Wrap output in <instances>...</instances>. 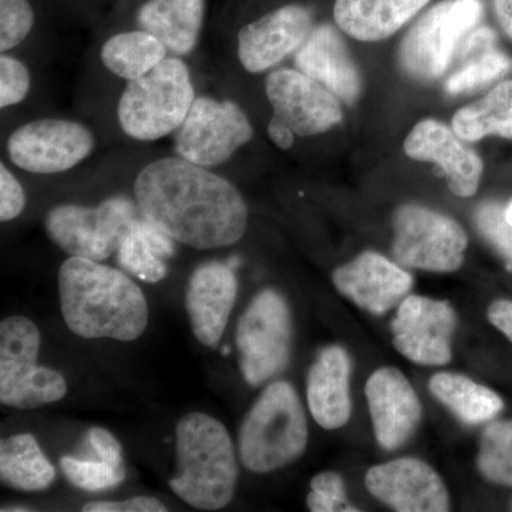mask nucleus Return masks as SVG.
<instances>
[{"label":"nucleus","instance_id":"35","mask_svg":"<svg viewBox=\"0 0 512 512\" xmlns=\"http://www.w3.org/2000/svg\"><path fill=\"white\" fill-rule=\"evenodd\" d=\"M504 210L497 202H485L477 210L476 221L481 235L512 264V227Z\"/></svg>","mask_w":512,"mask_h":512},{"label":"nucleus","instance_id":"10","mask_svg":"<svg viewBox=\"0 0 512 512\" xmlns=\"http://www.w3.org/2000/svg\"><path fill=\"white\" fill-rule=\"evenodd\" d=\"M97 137L82 121L40 117L20 124L6 138V157L13 167L35 175L72 171L93 156Z\"/></svg>","mask_w":512,"mask_h":512},{"label":"nucleus","instance_id":"23","mask_svg":"<svg viewBox=\"0 0 512 512\" xmlns=\"http://www.w3.org/2000/svg\"><path fill=\"white\" fill-rule=\"evenodd\" d=\"M350 369L348 352L340 346H330L309 370V410L323 429H340L350 419Z\"/></svg>","mask_w":512,"mask_h":512},{"label":"nucleus","instance_id":"37","mask_svg":"<svg viewBox=\"0 0 512 512\" xmlns=\"http://www.w3.org/2000/svg\"><path fill=\"white\" fill-rule=\"evenodd\" d=\"M28 198L19 178L10 170L9 164L0 163V221L16 220L25 211Z\"/></svg>","mask_w":512,"mask_h":512},{"label":"nucleus","instance_id":"19","mask_svg":"<svg viewBox=\"0 0 512 512\" xmlns=\"http://www.w3.org/2000/svg\"><path fill=\"white\" fill-rule=\"evenodd\" d=\"M366 397L380 447L397 450L413 436L421 419L419 397L400 370L383 367L369 377Z\"/></svg>","mask_w":512,"mask_h":512},{"label":"nucleus","instance_id":"5","mask_svg":"<svg viewBox=\"0 0 512 512\" xmlns=\"http://www.w3.org/2000/svg\"><path fill=\"white\" fill-rule=\"evenodd\" d=\"M308 446V423L291 384H269L249 410L239 430V456L252 473L288 466Z\"/></svg>","mask_w":512,"mask_h":512},{"label":"nucleus","instance_id":"17","mask_svg":"<svg viewBox=\"0 0 512 512\" xmlns=\"http://www.w3.org/2000/svg\"><path fill=\"white\" fill-rule=\"evenodd\" d=\"M404 153L413 160L436 164L458 197L476 194L483 175V160L446 124L433 119L420 121L404 140Z\"/></svg>","mask_w":512,"mask_h":512},{"label":"nucleus","instance_id":"26","mask_svg":"<svg viewBox=\"0 0 512 512\" xmlns=\"http://www.w3.org/2000/svg\"><path fill=\"white\" fill-rule=\"evenodd\" d=\"M175 245L173 238L141 217L121 242L117 262L134 278L156 284L168 274L167 259L175 255Z\"/></svg>","mask_w":512,"mask_h":512},{"label":"nucleus","instance_id":"43","mask_svg":"<svg viewBox=\"0 0 512 512\" xmlns=\"http://www.w3.org/2000/svg\"><path fill=\"white\" fill-rule=\"evenodd\" d=\"M505 220H507L508 224L512 227V200L508 202L507 207L504 210Z\"/></svg>","mask_w":512,"mask_h":512},{"label":"nucleus","instance_id":"24","mask_svg":"<svg viewBox=\"0 0 512 512\" xmlns=\"http://www.w3.org/2000/svg\"><path fill=\"white\" fill-rule=\"evenodd\" d=\"M430 0H336L333 18L345 35L380 42L399 32Z\"/></svg>","mask_w":512,"mask_h":512},{"label":"nucleus","instance_id":"45","mask_svg":"<svg viewBox=\"0 0 512 512\" xmlns=\"http://www.w3.org/2000/svg\"><path fill=\"white\" fill-rule=\"evenodd\" d=\"M511 511H512V503H511Z\"/></svg>","mask_w":512,"mask_h":512},{"label":"nucleus","instance_id":"22","mask_svg":"<svg viewBox=\"0 0 512 512\" xmlns=\"http://www.w3.org/2000/svg\"><path fill=\"white\" fill-rule=\"evenodd\" d=\"M207 0H146L136 12L137 28L156 36L171 56L188 57L200 45Z\"/></svg>","mask_w":512,"mask_h":512},{"label":"nucleus","instance_id":"12","mask_svg":"<svg viewBox=\"0 0 512 512\" xmlns=\"http://www.w3.org/2000/svg\"><path fill=\"white\" fill-rule=\"evenodd\" d=\"M393 256L397 264L430 272H454L463 265L466 231L440 212L407 204L394 217Z\"/></svg>","mask_w":512,"mask_h":512},{"label":"nucleus","instance_id":"30","mask_svg":"<svg viewBox=\"0 0 512 512\" xmlns=\"http://www.w3.org/2000/svg\"><path fill=\"white\" fill-rule=\"evenodd\" d=\"M477 467L490 483L512 487V420L495 421L485 427Z\"/></svg>","mask_w":512,"mask_h":512},{"label":"nucleus","instance_id":"14","mask_svg":"<svg viewBox=\"0 0 512 512\" xmlns=\"http://www.w3.org/2000/svg\"><path fill=\"white\" fill-rule=\"evenodd\" d=\"M313 28L311 9L301 3L279 6L239 29L238 62L249 74L272 72L286 57L295 55Z\"/></svg>","mask_w":512,"mask_h":512},{"label":"nucleus","instance_id":"11","mask_svg":"<svg viewBox=\"0 0 512 512\" xmlns=\"http://www.w3.org/2000/svg\"><path fill=\"white\" fill-rule=\"evenodd\" d=\"M292 320L281 293L265 289L252 299L237 328L239 366L245 382L261 386L285 369L291 355Z\"/></svg>","mask_w":512,"mask_h":512},{"label":"nucleus","instance_id":"15","mask_svg":"<svg viewBox=\"0 0 512 512\" xmlns=\"http://www.w3.org/2000/svg\"><path fill=\"white\" fill-rule=\"evenodd\" d=\"M456 322V313L447 302L407 296L393 319L394 348L419 365H447L453 356L451 342Z\"/></svg>","mask_w":512,"mask_h":512},{"label":"nucleus","instance_id":"6","mask_svg":"<svg viewBox=\"0 0 512 512\" xmlns=\"http://www.w3.org/2000/svg\"><path fill=\"white\" fill-rule=\"evenodd\" d=\"M140 218L134 198L113 195L97 205H56L46 214L45 229L66 254L103 262L117 254Z\"/></svg>","mask_w":512,"mask_h":512},{"label":"nucleus","instance_id":"4","mask_svg":"<svg viewBox=\"0 0 512 512\" xmlns=\"http://www.w3.org/2000/svg\"><path fill=\"white\" fill-rule=\"evenodd\" d=\"M190 66L168 56L140 79L127 82L116 106L121 133L138 143L174 136L197 97Z\"/></svg>","mask_w":512,"mask_h":512},{"label":"nucleus","instance_id":"3","mask_svg":"<svg viewBox=\"0 0 512 512\" xmlns=\"http://www.w3.org/2000/svg\"><path fill=\"white\" fill-rule=\"evenodd\" d=\"M177 474L170 480L178 498L201 511H218L234 498L237 458L227 427L205 413L185 414L175 430Z\"/></svg>","mask_w":512,"mask_h":512},{"label":"nucleus","instance_id":"18","mask_svg":"<svg viewBox=\"0 0 512 512\" xmlns=\"http://www.w3.org/2000/svg\"><path fill=\"white\" fill-rule=\"evenodd\" d=\"M237 293V275L229 264L205 262L192 272L185 293V306L192 332L202 345L211 349L220 345Z\"/></svg>","mask_w":512,"mask_h":512},{"label":"nucleus","instance_id":"33","mask_svg":"<svg viewBox=\"0 0 512 512\" xmlns=\"http://www.w3.org/2000/svg\"><path fill=\"white\" fill-rule=\"evenodd\" d=\"M35 26L29 0H0V53L18 49Z\"/></svg>","mask_w":512,"mask_h":512},{"label":"nucleus","instance_id":"25","mask_svg":"<svg viewBox=\"0 0 512 512\" xmlns=\"http://www.w3.org/2000/svg\"><path fill=\"white\" fill-rule=\"evenodd\" d=\"M170 56L167 47L146 30L136 28L114 33L100 47L101 66L123 82H133Z\"/></svg>","mask_w":512,"mask_h":512},{"label":"nucleus","instance_id":"1","mask_svg":"<svg viewBox=\"0 0 512 512\" xmlns=\"http://www.w3.org/2000/svg\"><path fill=\"white\" fill-rule=\"evenodd\" d=\"M133 198L144 220L188 248L231 247L247 232L248 205L241 191L214 170L175 154L141 167Z\"/></svg>","mask_w":512,"mask_h":512},{"label":"nucleus","instance_id":"29","mask_svg":"<svg viewBox=\"0 0 512 512\" xmlns=\"http://www.w3.org/2000/svg\"><path fill=\"white\" fill-rule=\"evenodd\" d=\"M451 128L468 143L487 136L512 140V80L497 84L483 99L458 110Z\"/></svg>","mask_w":512,"mask_h":512},{"label":"nucleus","instance_id":"20","mask_svg":"<svg viewBox=\"0 0 512 512\" xmlns=\"http://www.w3.org/2000/svg\"><path fill=\"white\" fill-rule=\"evenodd\" d=\"M332 279L342 295L373 315L389 312L413 286L409 272L372 251L335 269Z\"/></svg>","mask_w":512,"mask_h":512},{"label":"nucleus","instance_id":"38","mask_svg":"<svg viewBox=\"0 0 512 512\" xmlns=\"http://www.w3.org/2000/svg\"><path fill=\"white\" fill-rule=\"evenodd\" d=\"M86 512H164L167 507L154 497L130 498L124 501H93L83 507Z\"/></svg>","mask_w":512,"mask_h":512},{"label":"nucleus","instance_id":"21","mask_svg":"<svg viewBox=\"0 0 512 512\" xmlns=\"http://www.w3.org/2000/svg\"><path fill=\"white\" fill-rule=\"evenodd\" d=\"M295 69L352 106L359 99L362 82L342 36L333 26H315L305 43L293 55Z\"/></svg>","mask_w":512,"mask_h":512},{"label":"nucleus","instance_id":"41","mask_svg":"<svg viewBox=\"0 0 512 512\" xmlns=\"http://www.w3.org/2000/svg\"><path fill=\"white\" fill-rule=\"evenodd\" d=\"M266 133L271 138L272 143L281 150L288 151L295 146V133L275 117H271L269 120L268 127H266Z\"/></svg>","mask_w":512,"mask_h":512},{"label":"nucleus","instance_id":"7","mask_svg":"<svg viewBox=\"0 0 512 512\" xmlns=\"http://www.w3.org/2000/svg\"><path fill=\"white\" fill-rule=\"evenodd\" d=\"M42 336L32 320L10 316L0 323V402L15 409H36L62 400L64 377L37 366Z\"/></svg>","mask_w":512,"mask_h":512},{"label":"nucleus","instance_id":"40","mask_svg":"<svg viewBox=\"0 0 512 512\" xmlns=\"http://www.w3.org/2000/svg\"><path fill=\"white\" fill-rule=\"evenodd\" d=\"M488 319L493 323L495 328L503 332L505 336L512 342V302L495 301L488 308Z\"/></svg>","mask_w":512,"mask_h":512},{"label":"nucleus","instance_id":"27","mask_svg":"<svg viewBox=\"0 0 512 512\" xmlns=\"http://www.w3.org/2000/svg\"><path fill=\"white\" fill-rule=\"evenodd\" d=\"M0 478L13 490L42 491L56 480L52 466L33 434H15L0 444Z\"/></svg>","mask_w":512,"mask_h":512},{"label":"nucleus","instance_id":"16","mask_svg":"<svg viewBox=\"0 0 512 512\" xmlns=\"http://www.w3.org/2000/svg\"><path fill=\"white\" fill-rule=\"evenodd\" d=\"M366 488L399 512H446L450 500L439 474L417 458H399L370 468Z\"/></svg>","mask_w":512,"mask_h":512},{"label":"nucleus","instance_id":"9","mask_svg":"<svg viewBox=\"0 0 512 512\" xmlns=\"http://www.w3.org/2000/svg\"><path fill=\"white\" fill-rule=\"evenodd\" d=\"M254 138L248 114L235 100L197 94L173 136V154L201 167H221Z\"/></svg>","mask_w":512,"mask_h":512},{"label":"nucleus","instance_id":"28","mask_svg":"<svg viewBox=\"0 0 512 512\" xmlns=\"http://www.w3.org/2000/svg\"><path fill=\"white\" fill-rule=\"evenodd\" d=\"M429 387L458 420L471 426L495 419L504 409L497 393L457 373H437L431 377Z\"/></svg>","mask_w":512,"mask_h":512},{"label":"nucleus","instance_id":"44","mask_svg":"<svg viewBox=\"0 0 512 512\" xmlns=\"http://www.w3.org/2000/svg\"><path fill=\"white\" fill-rule=\"evenodd\" d=\"M2 511H29L28 508H3Z\"/></svg>","mask_w":512,"mask_h":512},{"label":"nucleus","instance_id":"31","mask_svg":"<svg viewBox=\"0 0 512 512\" xmlns=\"http://www.w3.org/2000/svg\"><path fill=\"white\" fill-rule=\"evenodd\" d=\"M463 59L466 63L456 73L451 74L446 83L447 93L453 96L481 89L512 70L511 57L495 47L478 50Z\"/></svg>","mask_w":512,"mask_h":512},{"label":"nucleus","instance_id":"13","mask_svg":"<svg viewBox=\"0 0 512 512\" xmlns=\"http://www.w3.org/2000/svg\"><path fill=\"white\" fill-rule=\"evenodd\" d=\"M272 117L286 124L296 137L326 133L343 120L339 99L326 87L296 69H274L265 80Z\"/></svg>","mask_w":512,"mask_h":512},{"label":"nucleus","instance_id":"8","mask_svg":"<svg viewBox=\"0 0 512 512\" xmlns=\"http://www.w3.org/2000/svg\"><path fill=\"white\" fill-rule=\"evenodd\" d=\"M483 12L481 0H443L427 10L400 45L404 72L423 82L443 76Z\"/></svg>","mask_w":512,"mask_h":512},{"label":"nucleus","instance_id":"34","mask_svg":"<svg viewBox=\"0 0 512 512\" xmlns=\"http://www.w3.org/2000/svg\"><path fill=\"white\" fill-rule=\"evenodd\" d=\"M32 90V72L28 64L12 53H0V109L19 106Z\"/></svg>","mask_w":512,"mask_h":512},{"label":"nucleus","instance_id":"36","mask_svg":"<svg viewBox=\"0 0 512 512\" xmlns=\"http://www.w3.org/2000/svg\"><path fill=\"white\" fill-rule=\"evenodd\" d=\"M312 493L308 495V507L313 512L359 511L346 500L345 483L336 473L318 474L312 480Z\"/></svg>","mask_w":512,"mask_h":512},{"label":"nucleus","instance_id":"32","mask_svg":"<svg viewBox=\"0 0 512 512\" xmlns=\"http://www.w3.org/2000/svg\"><path fill=\"white\" fill-rule=\"evenodd\" d=\"M64 477L74 485L86 491H103L116 487L126 478V470H119L100 460H79L63 457L60 460Z\"/></svg>","mask_w":512,"mask_h":512},{"label":"nucleus","instance_id":"42","mask_svg":"<svg viewBox=\"0 0 512 512\" xmlns=\"http://www.w3.org/2000/svg\"><path fill=\"white\" fill-rule=\"evenodd\" d=\"M498 23L512 39V0H494Z\"/></svg>","mask_w":512,"mask_h":512},{"label":"nucleus","instance_id":"39","mask_svg":"<svg viewBox=\"0 0 512 512\" xmlns=\"http://www.w3.org/2000/svg\"><path fill=\"white\" fill-rule=\"evenodd\" d=\"M89 441L100 460L106 461L107 464L119 470H126L120 443L110 431L93 427L89 430Z\"/></svg>","mask_w":512,"mask_h":512},{"label":"nucleus","instance_id":"2","mask_svg":"<svg viewBox=\"0 0 512 512\" xmlns=\"http://www.w3.org/2000/svg\"><path fill=\"white\" fill-rule=\"evenodd\" d=\"M59 295L64 322L80 338L131 342L146 332V296L121 269L70 256L60 266Z\"/></svg>","mask_w":512,"mask_h":512}]
</instances>
